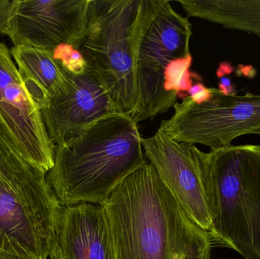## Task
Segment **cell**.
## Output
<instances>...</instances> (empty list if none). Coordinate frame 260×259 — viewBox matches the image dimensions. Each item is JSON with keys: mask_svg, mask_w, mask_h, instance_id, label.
Listing matches in <instances>:
<instances>
[{"mask_svg": "<svg viewBox=\"0 0 260 259\" xmlns=\"http://www.w3.org/2000/svg\"><path fill=\"white\" fill-rule=\"evenodd\" d=\"M102 205L116 259H212L210 234L192 221L148 161Z\"/></svg>", "mask_w": 260, "mask_h": 259, "instance_id": "1", "label": "cell"}, {"mask_svg": "<svg viewBox=\"0 0 260 259\" xmlns=\"http://www.w3.org/2000/svg\"><path fill=\"white\" fill-rule=\"evenodd\" d=\"M138 123L117 114L102 119L79 138L56 146L47 182L62 206L101 204L145 162Z\"/></svg>", "mask_w": 260, "mask_h": 259, "instance_id": "2", "label": "cell"}, {"mask_svg": "<svg viewBox=\"0 0 260 259\" xmlns=\"http://www.w3.org/2000/svg\"><path fill=\"white\" fill-rule=\"evenodd\" d=\"M165 0H91L78 50L120 114L133 117L139 100L137 63L145 32Z\"/></svg>", "mask_w": 260, "mask_h": 259, "instance_id": "3", "label": "cell"}, {"mask_svg": "<svg viewBox=\"0 0 260 259\" xmlns=\"http://www.w3.org/2000/svg\"><path fill=\"white\" fill-rule=\"evenodd\" d=\"M203 167L212 241L260 259V144L203 152Z\"/></svg>", "mask_w": 260, "mask_h": 259, "instance_id": "4", "label": "cell"}, {"mask_svg": "<svg viewBox=\"0 0 260 259\" xmlns=\"http://www.w3.org/2000/svg\"><path fill=\"white\" fill-rule=\"evenodd\" d=\"M62 205L46 173L30 162L0 177V250L47 259L54 244Z\"/></svg>", "mask_w": 260, "mask_h": 259, "instance_id": "5", "label": "cell"}, {"mask_svg": "<svg viewBox=\"0 0 260 259\" xmlns=\"http://www.w3.org/2000/svg\"><path fill=\"white\" fill-rule=\"evenodd\" d=\"M174 109V115L159 128L180 142L215 150L231 145L241 135H260V94L225 95L212 88L207 101L197 104L188 97Z\"/></svg>", "mask_w": 260, "mask_h": 259, "instance_id": "6", "label": "cell"}, {"mask_svg": "<svg viewBox=\"0 0 260 259\" xmlns=\"http://www.w3.org/2000/svg\"><path fill=\"white\" fill-rule=\"evenodd\" d=\"M192 34L189 20L176 12L170 2L165 1L145 32L139 51V100L136 114L132 117L136 123L153 120L177 103V100L165 91L164 73L171 61L191 54L189 42Z\"/></svg>", "mask_w": 260, "mask_h": 259, "instance_id": "7", "label": "cell"}, {"mask_svg": "<svg viewBox=\"0 0 260 259\" xmlns=\"http://www.w3.org/2000/svg\"><path fill=\"white\" fill-rule=\"evenodd\" d=\"M0 127L27 161L48 173L54 165L56 145L41 109L26 88L10 50L0 43Z\"/></svg>", "mask_w": 260, "mask_h": 259, "instance_id": "8", "label": "cell"}, {"mask_svg": "<svg viewBox=\"0 0 260 259\" xmlns=\"http://www.w3.org/2000/svg\"><path fill=\"white\" fill-rule=\"evenodd\" d=\"M91 0H14L3 34L14 46L53 52L62 44L79 49L86 34Z\"/></svg>", "mask_w": 260, "mask_h": 259, "instance_id": "9", "label": "cell"}, {"mask_svg": "<svg viewBox=\"0 0 260 259\" xmlns=\"http://www.w3.org/2000/svg\"><path fill=\"white\" fill-rule=\"evenodd\" d=\"M144 154L192 221L209 232L212 218L203 176V153L195 144L176 141L159 128L142 138Z\"/></svg>", "mask_w": 260, "mask_h": 259, "instance_id": "10", "label": "cell"}, {"mask_svg": "<svg viewBox=\"0 0 260 259\" xmlns=\"http://www.w3.org/2000/svg\"><path fill=\"white\" fill-rule=\"evenodd\" d=\"M64 73L63 85L41 110L56 146L73 142L99 120L120 114L107 90L88 68L79 76L66 70Z\"/></svg>", "mask_w": 260, "mask_h": 259, "instance_id": "11", "label": "cell"}, {"mask_svg": "<svg viewBox=\"0 0 260 259\" xmlns=\"http://www.w3.org/2000/svg\"><path fill=\"white\" fill-rule=\"evenodd\" d=\"M50 259H116L108 216L101 204L61 208Z\"/></svg>", "mask_w": 260, "mask_h": 259, "instance_id": "12", "label": "cell"}, {"mask_svg": "<svg viewBox=\"0 0 260 259\" xmlns=\"http://www.w3.org/2000/svg\"><path fill=\"white\" fill-rule=\"evenodd\" d=\"M10 52L26 88L41 110L65 82L63 68L48 50L18 45Z\"/></svg>", "mask_w": 260, "mask_h": 259, "instance_id": "13", "label": "cell"}, {"mask_svg": "<svg viewBox=\"0 0 260 259\" xmlns=\"http://www.w3.org/2000/svg\"><path fill=\"white\" fill-rule=\"evenodd\" d=\"M179 3L188 17L260 38V0H183Z\"/></svg>", "mask_w": 260, "mask_h": 259, "instance_id": "14", "label": "cell"}, {"mask_svg": "<svg viewBox=\"0 0 260 259\" xmlns=\"http://www.w3.org/2000/svg\"><path fill=\"white\" fill-rule=\"evenodd\" d=\"M192 55L171 61L164 73V88L167 94L177 100L189 97L188 91L193 84V79L201 80L197 73L189 71L192 65Z\"/></svg>", "mask_w": 260, "mask_h": 259, "instance_id": "15", "label": "cell"}, {"mask_svg": "<svg viewBox=\"0 0 260 259\" xmlns=\"http://www.w3.org/2000/svg\"><path fill=\"white\" fill-rule=\"evenodd\" d=\"M53 58L66 71L76 76L87 70L86 61L83 55L73 46L62 44L53 52Z\"/></svg>", "mask_w": 260, "mask_h": 259, "instance_id": "16", "label": "cell"}, {"mask_svg": "<svg viewBox=\"0 0 260 259\" xmlns=\"http://www.w3.org/2000/svg\"><path fill=\"white\" fill-rule=\"evenodd\" d=\"M29 162L0 127V177L8 170Z\"/></svg>", "mask_w": 260, "mask_h": 259, "instance_id": "17", "label": "cell"}, {"mask_svg": "<svg viewBox=\"0 0 260 259\" xmlns=\"http://www.w3.org/2000/svg\"><path fill=\"white\" fill-rule=\"evenodd\" d=\"M189 97L197 104L204 103L210 99L212 96V88H208L202 82H197L192 84L188 91Z\"/></svg>", "mask_w": 260, "mask_h": 259, "instance_id": "18", "label": "cell"}, {"mask_svg": "<svg viewBox=\"0 0 260 259\" xmlns=\"http://www.w3.org/2000/svg\"><path fill=\"white\" fill-rule=\"evenodd\" d=\"M12 9V1L0 0V33H3Z\"/></svg>", "mask_w": 260, "mask_h": 259, "instance_id": "19", "label": "cell"}, {"mask_svg": "<svg viewBox=\"0 0 260 259\" xmlns=\"http://www.w3.org/2000/svg\"><path fill=\"white\" fill-rule=\"evenodd\" d=\"M0 259H38L33 257L21 256V255H15V254L9 253L0 250Z\"/></svg>", "mask_w": 260, "mask_h": 259, "instance_id": "20", "label": "cell"}]
</instances>
